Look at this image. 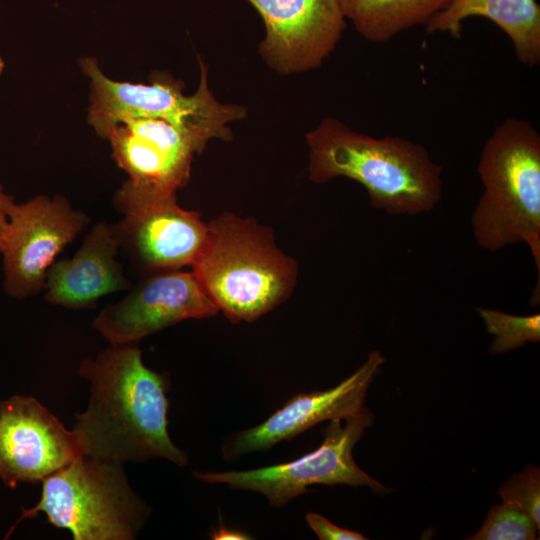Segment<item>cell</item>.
<instances>
[{
    "label": "cell",
    "instance_id": "6da1fadb",
    "mask_svg": "<svg viewBox=\"0 0 540 540\" xmlns=\"http://www.w3.org/2000/svg\"><path fill=\"white\" fill-rule=\"evenodd\" d=\"M78 373L90 384L89 404L75 415L72 428L84 455L187 464V454L168 434V379L144 364L138 343L109 344L83 359Z\"/></svg>",
    "mask_w": 540,
    "mask_h": 540
},
{
    "label": "cell",
    "instance_id": "7a4b0ae2",
    "mask_svg": "<svg viewBox=\"0 0 540 540\" xmlns=\"http://www.w3.org/2000/svg\"><path fill=\"white\" fill-rule=\"evenodd\" d=\"M305 138L314 183L354 180L365 188L373 208L390 215L430 212L441 200L442 166L420 144L359 133L333 117L324 118Z\"/></svg>",
    "mask_w": 540,
    "mask_h": 540
},
{
    "label": "cell",
    "instance_id": "3957f363",
    "mask_svg": "<svg viewBox=\"0 0 540 540\" xmlns=\"http://www.w3.org/2000/svg\"><path fill=\"white\" fill-rule=\"evenodd\" d=\"M207 224L191 271L231 322L255 321L291 295L297 264L276 245L270 228L231 212Z\"/></svg>",
    "mask_w": 540,
    "mask_h": 540
},
{
    "label": "cell",
    "instance_id": "277c9868",
    "mask_svg": "<svg viewBox=\"0 0 540 540\" xmlns=\"http://www.w3.org/2000/svg\"><path fill=\"white\" fill-rule=\"evenodd\" d=\"M483 184L471 215L479 247L496 252L525 243L540 280V134L509 117L486 140L477 165Z\"/></svg>",
    "mask_w": 540,
    "mask_h": 540
},
{
    "label": "cell",
    "instance_id": "5b68a950",
    "mask_svg": "<svg viewBox=\"0 0 540 540\" xmlns=\"http://www.w3.org/2000/svg\"><path fill=\"white\" fill-rule=\"evenodd\" d=\"M90 80L88 122L105 139L116 124L129 119L165 120L189 135L202 152L212 139L231 141L229 123L246 117L247 109L222 104L208 87L207 66L199 58L200 81L192 95H185L184 83L156 72L150 84L114 81L100 69L96 58L79 61Z\"/></svg>",
    "mask_w": 540,
    "mask_h": 540
},
{
    "label": "cell",
    "instance_id": "8992f818",
    "mask_svg": "<svg viewBox=\"0 0 540 540\" xmlns=\"http://www.w3.org/2000/svg\"><path fill=\"white\" fill-rule=\"evenodd\" d=\"M39 502L10 528L44 513L75 540H132L148 519V505L131 488L123 463L81 455L43 481Z\"/></svg>",
    "mask_w": 540,
    "mask_h": 540
},
{
    "label": "cell",
    "instance_id": "52a82bcc",
    "mask_svg": "<svg viewBox=\"0 0 540 540\" xmlns=\"http://www.w3.org/2000/svg\"><path fill=\"white\" fill-rule=\"evenodd\" d=\"M329 421L322 444L295 460L246 471H195L194 476L206 483L259 492L274 507L286 505L314 484L368 486L377 494L391 491L360 469L352 455L355 444L373 423L372 413L364 406L354 415Z\"/></svg>",
    "mask_w": 540,
    "mask_h": 540
},
{
    "label": "cell",
    "instance_id": "ba28073f",
    "mask_svg": "<svg viewBox=\"0 0 540 540\" xmlns=\"http://www.w3.org/2000/svg\"><path fill=\"white\" fill-rule=\"evenodd\" d=\"M121 219L113 224L119 250L147 271L192 266L206 242L208 224L182 208L176 193L145 189L126 180L113 196Z\"/></svg>",
    "mask_w": 540,
    "mask_h": 540
},
{
    "label": "cell",
    "instance_id": "9c48e42d",
    "mask_svg": "<svg viewBox=\"0 0 540 540\" xmlns=\"http://www.w3.org/2000/svg\"><path fill=\"white\" fill-rule=\"evenodd\" d=\"M89 224V216L62 195L15 203L0 246L6 294L25 299L41 293L57 256Z\"/></svg>",
    "mask_w": 540,
    "mask_h": 540
},
{
    "label": "cell",
    "instance_id": "30bf717a",
    "mask_svg": "<svg viewBox=\"0 0 540 540\" xmlns=\"http://www.w3.org/2000/svg\"><path fill=\"white\" fill-rule=\"evenodd\" d=\"M218 312L192 271L159 269L145 272L122 299L106 305L92 327L111 345L139 343L181 321Z\"/></svg>",
    "mask_w": 540,
    "mask_h": 540
},
{
    "label": "cell",
    "instance_id": "8fae6325",
    "mask_svg": "<svg viewBox=\"0 0 540 540\" xmlns=\"http://www.w3.org/2000/svg\"><path fill=\"white\" fill-rule=\"evenodd\" d=\"M81 455L72 429L37 399L0 400V479L6 486L42 482Z\"/></svg>",
    "mask_w": 540,
    "mask_h": 540
},
{
    "label": "cell",
    "instance_id": "7c38bea8",
    "mask_svg": "<svg viewBox=\"0 0 540 540\" xmlns=\"http://www.w3.org/2000/svg\"><path fill=\"white\" fill-rule=\"evenodd\" d=\"M266 29L259 52L281 75L319 68L345 28L340 0H246Z\"/></svg>",
    "mask_w": 540,
    "mask_h": 540
},
{
    "label": "cell",
    "instance_id": "4fadbf2b",
    "mask_svg": "<svg viewBox=\"0 0 540 540\" xmlns=\"http://www.w3.org/2000/svg\"><path fill=\"white\" fill-rule=\"evenodd\" d=\"M384 362L381 353L374 350L354 373L337 386L295 395L261 424L231 434L224 442L223 457L233 460L247 453L265 451L320 422L358 413L364 407L367 390Z\"/></svg>",
    "mask_w": 540,
    "mask_h": 540
},
{
    "label": "cell",
    "instance_id": "5bb4252c",
    "mask_svg": "<svg viewBox=\"0 0 540 540\" xmlns=\"http://www.w3.org/2000/svg\"><path fill=\"white\" fill-rule=\"evenodd\" d=\"M116 164L132 184L177 193L189 181L197 144L183 130L161 119L137 118L114 125L105 137Z\"/></svg>",
    "mask_w": 540,
    "mask_h": 540
},
{
    "label": "cell",
    "instance_id": "9a60e30c",
    "mask_svg": "<svg viewBox=\"0 0 540 540\" xmlns=\"http://www.w3.org/2000/svg\"><path fill=\"white\" fill-rule=\"evenodd\" d=\"M119 252L113 224L97 221L71 257L57 259L48 269L43 299L80 310L94 307L107 295L127 291L132 283L116 259Z\"/></svg>",
    "mask_w": 540,
    "mask_h": 540
},
{
    "label": "cell",
    "instance_id": "2e32d148",
    "mask_svg": "<svg viewBox=\"0 0 540 540\" xmlns=\"http://www.w3.org/2000/svg\"><path fill=\"white\" fill-rule=\"evenodd\" d=\"M483 17L510 39L518 60L527 66L540 63V6L536 0H452L425 24L428 34L448 33L459 38L463 22Z\"/></svg>",
    "mask_w": 540,
    "mask_h": 540
},
{
    "label": "cell",
    "instance_id": "e0dca14e",
    "mask_svg": "<svg viewBox=\"0 0 540 540\" xmlns=\"http://www.w3.org/2000/svg\"><path fill=\"white\" fill-rule=\"evenodd\" d=\"M343 13L366 40L384 43L425 25L452 0H340Z\"/></svg>",
    "mask_w": 540,
    "mask_h": 540
},
{
    "label": "cell",
    "instance_id": "ac0fdd59",
    "mask_svg": "<svg viewBox=\"0 0 540 540\" xmlns=\"http://www.w3.org/2000/svg\"><path fill=\"white\" fill-rule=\"evenodd\" d=\"M488 333L494 336L491 354H503L540 341V314L512 315L489 308H477Z\"/></svg>",
    "mask_w": 540,
    "mask_h": 540
},
{
    "label": "cell",
    "instance_id": "d6986e66",
    "mask_svg": "<svg viewBox=\"0 0 540 540\" xmlns=\"http://www.w3.org/2000/svg\"><path fill=\"white\" fill-rule=\"evenodd\" d=\"M540 527L515 505H493L478 531L467 540H535Z\"/></svg>",
    "mask_w": 540,
    "mask_h": 540
},
{
    "label": "cell",
    "instance_id": "ffe728a7",
    "mask_svg": "<svg viewBox=\"0 0 540 540\" xmlns=\"http://www.w3.org/2000/svg\"><path fill=\"white\" fill-rule=\"evenodd\" d=\"M502 502H508L527 513L540 527V470L527 464L513 474L499 489Z\"/></svg>",
    "mask_w": 540,
    "mask_h": 540
},
{
    "label": "cell",
    "instance_id": "44dd1931",
    "mask_svg": "<svg viewBox=\"0 0 540 540\" xmlns=\"http://www.w3.org/2000/svg\"><path fill=\"white\" fill-rule=\"evenodd\" d=\"M306 521L320 540H365L362 534L336 526L318 513L309 512Z\"/></svg>",
    "mask_w": 540,
    "mask_h": 540
},
{
    "label": "cell",
    "instance_id": "7402d4cb",
    "mask_svg": "<svg viewBox=\"0 0 540 540\" xmlns=\"http://www.w3.org/2000/svg\"><path fill=\"white\" fill-rule=\"evenodd\" d=\"M15 203L14 198L4 191L3 185L0 183V246L8 225L10 212Z\"/></svg>",
    "mask_w": 540,
    "mask_h": 540
},
{
    "label": "cell",
    "instance_id": "603a6c76",
    "mask_svg": "<svg viewBox=\"0 0 540 540\" xmlns=\"http://www.w3.org/2000/svg\"><path fill=\"white\" fill-rule=\"evenodd\" d=\"M212 538L215 540H242L250 539L246 534L235 531L224 526L218 527L216 530H213L211 534Z\"/></svg>",
    "mask_w": 540,
    "mask_h": 540
},
{
    "label": "cell",
    "instance_id": "cb8c5ba5",
    "mask_svg": "<svg viewBox=\"0 0 540 540\" xmlns=\"http://www.w3.org/2000/svg\"><path fill=\"white\" fill-rule=\"evenodd\" d=\"M4 65H5L4 61H3L2 57L0 56V76H1V73H2V71L4 69Z\"/></svg>",
    "mask_w": 540,
    "mask_h": 540
}]
</instances>
